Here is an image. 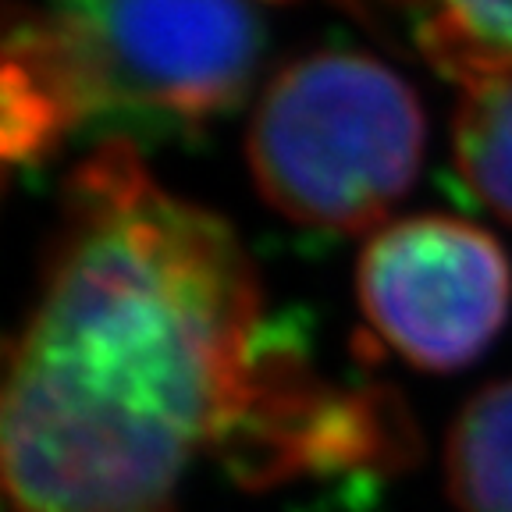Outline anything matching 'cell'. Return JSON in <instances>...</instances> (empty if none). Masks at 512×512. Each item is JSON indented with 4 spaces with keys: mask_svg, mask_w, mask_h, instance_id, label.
<instances>
[{
    "mask_svg": "<svg viewBox=\"0 0 512 512\" xmlns=\"http://www.w3.org/2000/svg\"><path fill=\"white\" fill-rule=\"evenodd\" d=\"M456 168L491 214L512 224V72L459 82Z\"/></svg>",
    "mask_w": 512,
    "mask_h": 512,
    "instance_id": "8992f818",
    "label": "cell"
},
{
    "mask_svg": "<svg viewBox=\"0 0 512 512\" xmlns=\"http://www.w3.org/2000/svg\"><path fill=\"white\" fill-rule=\"evenodd\" d=\"M356 292L377 338L420 370H463L502 331L512 299L505 249L459 217L420 214L370 235Z\"/></svg>",
    "mask_w": 512,
    "mask_h": 512,
    "instance_id": "277c9868",
    "label": "cell"
},
{
    "mask_svg": "<svg viewBox=\"0 0 512 512\" xmlns=\"http://www.w3.org/2000/svg\"><path fill=\"white\" fill-rule=\"evenodd\" d=\"M310 370L264 342L232 224L168 192L125 143L68 175L22 331L0 463L11 512H178L192 463L264 445Z\"/></svg>",
    "mask_w": 512,
    "mask_h": 512,
    "instance_id": "6da1fadb",
    "label": "cell"
},
{
    "mask_svg": "<svg viewBox=\"0 0 512 512\" xmlns=\"http://www.w3.org/2000/svg\"><path fill=\"white\" fill-rule=\"evenodd\" d=\"M448 79L512 72V0H402Z\"/></svg>",
    "mask_w": 512,
    "mask_h": 512,
    "instance_id": "52a82bcc",
    "label": "cell"
},
{
    "mask_svg": "<svg viewBox=\"0 0 512 512\" xmlns=\"http://www.w3.org/2000/svg\"><path fill=\"white\" fill-rule=\"evenodd\" d=\"M264 32L246 0H47L4 43V157L93 118L200 125L246 93Z\"/></svg>",
    "mask_w": 512,
    "mask_h": 512,
    "instance_id": "7a4b0ae2",
    "label": "cell"
},
{
    "mask_svg": "<svg viewBox=\"0 0 512 512\" xmlns=\"http://www.w3.org/2000/svg\"><path fill=\"white\" fill-rule=\"evenodd\" d=\"M246 153L256 189L281 217L317 232H363L416 182L424 114L392 68L328 50L274 75Z\"/></svg>",
    "mask_w": 512,
    "mask_h": 512,
    "instance_id": "3957f363",
    "label": "cell"
},
{
    "mask_svg": "<svg viewBox=\"0 0 512 512\" xmlns=\"http://www.w3.org/2000/svg\"><path fill=\"white\" fill-rule=\"evenodd\" d=\"M445 480L459 512H512V381L466 402L448 434Z\"/></svg>",
    "mask_w": 512,
    "mask_h": 512,
    "instance_id": "5b68a950",
    "label": "cell"
}]
</instances>
